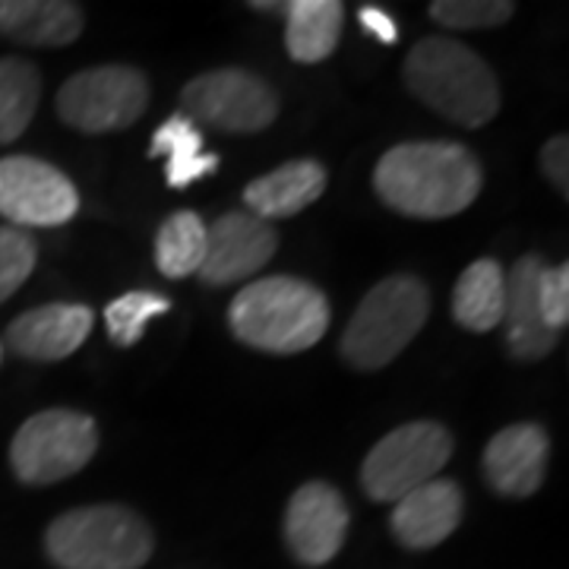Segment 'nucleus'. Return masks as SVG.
<instances>
[{
	"label": "nucleus",
	"mask_w": 569,
	"mask_h": 569,
	"mask_svg": "<svg viewBox=\"0 0 569 569\" xmlns=\"http://www.w3.org/2000/svg\"><path fill=\"white\" fill-rule=\"evenodd\" d=\"M0 32L32 48H61L80 39L82 10L67 0H0Z\"/></svg>",
	"instance_id": "a211bd4d"
},
{
	"label": "nucleus",
	"mask_w": 569,
	"mask_h": 569,
	"mask_svg": "<svg viewBox=\"0 0 569 569\" xmlns=\"http://www.w3.org/2000/svg\"><path fill=\"white\" fill-rule=\"evenodd\" d=\"M538 307L548 329L560 332L569 323V269L567 266H541L538 276Z\"/></svg>",
	"instance_id": "bb28decb"
},
{
	"label": "nucleus",
	"mask_w": 569,
	"mask_h": 569,
	"mask_svg": "<svg viewBox=\"0 0 569 569\" xmlns=\"http://www.w3.org/2000/svg\"><path fill=\"white\" fill-rule=\"evenodd\" d=\"M80 209L73 181L54 164L32 156L0 159V216L26 228H54Z\"/></svg>",
	"instance_id": "9d476101"
},
{
	"label": "nucleus",
	"mask_w": 569,
	"mask_h": 569,
	"mask_svg": "<svg viewBox=\"0 0 569 569\" xmlns=\"http://www.w3.org/2000/svg\"><path fill=\"white\" fill-rule=\"evenodd\" d=\"M507 272L497 260H475L452 288V317L471 332H490L503 320Z\"/></svg>",
	"instance_id": "412c9836"
},
{
	"label": "nucleus",
	"mask_w": 569,
	"mask_h": 569,
	"mask_svg": "<svg viewBox=\"0 0 569 569\" xmlns=\"http://www.w3.org/2000/svg\"><path fill=\"white\" fill-rule=\"evenodd\" d=\"M36 269V244L20 228H0V305L20 291Z\"/></svg>",
	"instance_id": "a878e982"
},
{
	"label": "nucleus",
	"mask_w": 569,
	"mask_h": 569,
	"mask_svg": "<svg viewBox=\"0 0 569 569\" xmlns=\"http://www.w3.org/2000/svg\"><path fill=\"white\" fill-rule=\"evenodd\" d=\"M149 104V82L137 67L108 63L63 82L58 114L82 133H114L140 121Z\"/></svg>",
	"instance_id": "6e6552de"
},
{
	"label": "nucleus",
	"mask_w": 569,
	"mask_h": 569,
	"mask_svg": "<svg viewBox=\"0 0 569 569\" xmlns=\"http://www.w3.org/2000/svg\"><path fill=\"white\" fill-rule=\"evenodd\" d=\"M452 456V433L437 421L396 427L370 449L361 468V485L377 503H396L440 475Z\"/></svg>",
	"instance_id": "0eeeda50"
},
{
	"label": "nucleus",
	"mask_w": 569,
	"mask_h": 569,
	"mask_svg": "<svg viewBox=\"0 0 569 569\" xmlns=\"http://www.w3.org/2000/svg\"><path fill=\"white\" fill-rule=\"evenodd\" d=\"M462 522V490L456 481L433 478L418 490L396 500L392 531L411 550H427L443 545Z\"/></svg>",
	"instance_id": "2eb2a0df"
},
{
	"label": "nucleus",
	"mask_w": 569,
	"mask_h": 569,
	"mask_svg": "<svg viewBox=\"0 0 569 569\" xmlns=\"http://www.w3.org/2000/svg\"><path fill=\"white\" fill-rule=\"evenodd\" d=\"M228 326L244 346L272 355H298L323 339L329 301L320 288L295 276H269L234 295Z\"/></svg>",
	"instance_id": "f03ea898"
},
{
	"label": "nucleus",
	"mask_w": 569,
	"mask_h": 569,
	"mask_svg": "<svg viewBox=\"0 0 569 569\" xmlns=\"http://www.w3.org/2000/svg\"><path fill=\"white\" fill-rule=\"evenodd\" d=\"M44 550L61 569H140L152 553V531L133 509H70L44 531Z\"/></svg>",
	"instance_id": "20e7f679"
},
{
	"label": "nucleus",
	"mask_w": 569,
	"mask_h": 569,
	"mask_svg": "<svg viewBox=\"0 0 569 569\" xmlns=\"http://www.w3.org/2000/svg\"><path fill=\"white\" fill-rule=\"evenodd\" d=\"M279 247L276 228L250 212H224L206 224V253L200 279L212 288L257 276Z\"/></svg>",
	"instance_id": "9b49d317"
},
{
	"label": "nucleus",
	"mask_w": 569,
	"mask_h": 569,
	"mask_svg": "<svg viewBox=\"0 0 569 569\" xmlns=\"http://www.w3.org/2000/svg\"><path fill=\"white\" fill-rule=\"evenodd\" d=\"M348 535V507L342 493L323 481H310L295 490L284 509V541L307 567H323Z\"/></svg>",
	"instance_id": "f8f14e48"
},
{
	"label": "nucleus",
	"mask_w": 569,
	"mask_h": 569,
	"mask_svg": "<svg viewBox=\"0 0 569 569\" xmlns=\"http://www.w3.org/2000/svg\"><path fill=\"white\" fill-rule=\"evenodd\" d=\"M550 440L545 427L509 425L485 449V478L503 497H531L548 471Z\"/></svg>",
	"instance_id": "ddd939ff"
},
{
	"label": "nucleus",
	"mask_w": 569,
	"mask_h": 569,
	"mask_svg": "<svg viewBox=\"0 0 569 569\" xmlns=\"http://www.w3.org/2000/svg\"><path fill=\"white\" fill-rule=\"evenodd\" d=\"M430 313V295L415 276H389L373 284L358 305L342 336V355L358 370H380L396 361L421 332Z\"/></svg>",
	"instance_id": "39448f33"
},
{
	"label": "nucleus",
	"mask_w": 569,
	"mask_h": 569,
	"mask_svg": "<svg viewBox=\"0 0 569 569\" xmlns=\"http://www.w3.org/2000/svg\"><path fill=\"white\" fill-rule=\"evenodd\" d=\"M406 82L430 111L466 130L485 127L500 111V86L488 63L447 36H430L411 48Z\"/></svg>",
	"instance_id": "7ed1b4c3"
},
{
	"label": "nucleus",
	"mask_w": 569,
	"mask_h": 569,
	"mask_svg": "<svg viewBox=\"0 0 569 569\" xmlns=\"http://www.w3.org/2000/svg\"><path fill=\"white\" fill-rule=\"evenodd\" d=\"M516 7L509 0H437L430 17L447 29H490L512 20Z\"/></svg>",
	"instance_id": "393cba45"
},
{
	"label": "nucleus",
	"mask_w": 569,
	"mask_h": 569,
	"mask_svg": "<svg viewBox=\"0 0 569 569\" xmlns=\"http://www.w3.org/2000/svg\"><path fill=\"white\" fill-rule=\"evenodd\" d=\"M41 77L32 63L20 58L0 61V142L20 140L36 118Z\"/></svg>",
	"instance_id": "5701e85b"
},
{
	"label": "nucleus",
	"mask_w": 569,
	"mask_h": 569,
	"mask_svg": "<svg viewBox=\"0 0 569 569\" xmlns=\"http://www.w3.org/2000/svg\"><path fill=\"white\" fill-rule=\"evenodd\" d=\"M171 310V301L156 291H127L104 307V326L108 336L121 348L137 346L142 339V329L152 317H162Z\"/></svg>",
	"instance_id": "b1692460"
},
{
	"label": "nucleus",
	"mask_w": 569,
	"mask_h": 569,
	"mask_svg": "<svg viewBox=\"0 0 569 569\" xmlns=\"http://www.w3.org/2000/svg\"><path fill=\"white\" fill-rule=\"evenodd\" d=\"M541 257H522L507 272L503 282V320L507 323V348L519 361H538L553 351L557 332L545 326L538 307V276Z\"/></svg>",
	"instance_id": "dca6fc26"
},
{
	"label": "nucleus",
	"mask_w": 569,
	"mask_h": 569,
	"mask_svg": "<svg viewBox=\"0 0 569 569\" xmlns=\"http://www.w3.org/2000/svg\"><path fill=\"white\" fill-rule=\"evenodd\" d=\"M284 48L298 63L326 61L342 39L346 7L339 0H295L284 3Z\"/></svg>",
	"instance_id": "6ab92c4d"
},
{
	"label": "nucleus",
	"mask_w": 569,
	"mask_h": 569,
	"mask_svg": "<svg viewBox=\"0 0 569 569\" xmlns=\"http://www.w3.org/2000/svg\"><path fill=\"white\" fill-rule=\"evenodd\" d=\"M183 111L224 133H260L279 114L272 86L247 70H209L183 86Z\"/></svg>",
	"instance_id": "1a4fd4ad"
},
{
	"label": "nucleus",
	"mask_w": 569,
	"mask_h": 569,
	"mask_svg": "<svg viewBox=\"0 0 569 569\" xmlns=\"http://www.w3.org/2000/svg\"><path fill=\"white\" fill-rule=\"evenodd\" d=\"M326 190V168L313 159L279 164L263 178L244 187V203L250 216L257 219H291L305 212L307 206L317 203Z\"/></svg>",
	"instance_id": "f3484780"
},
{
	"label": "nucleus",
	"mask_w": 569,
	"mask_h": 569,
	"mask_svg": "<svg viewBox=\"0 0 569 569\" xmlns=\"http://www.w3.org/2000/svg\"><path fill=\"white\" fill-rule=\"evenodd\" d=\"M149 156L168 162L164 181L174 190H187L190 183L203 181L219 168V156L206 152L203 137L187 114H174L156 130V137L149 142Z\"/></svg>",
	"instance_id": "aec40b11"
},
{
	"label": "nucleus",
	"mask_w": 569,
	"mask_h": 569,
	"mask_svg": "<svg viewBox=\"0 0 569 569\" xmlns=\"http://www.w3.org/2000/svg\"><path fill=\"white\" fill-rule=\"evenodd\" d=\"M92 326L96 313L86 305H44L17 317L7 342L29 361H63L89 339Z\"/></svg>",
	"instance_id": "4468645a"
},
{
	"label": "nucleus",
	"mask_w": 569,
	"mask_h": 569,
	"mask_svg": "<svg viewBox=\"0 0 569 569\" xmlns=\"http://www.w3.org/2000/svg\"><path fill=\"white\" fill-rule=\"evenodd\" d=\"M99 449V427L89 415L51 408L17 430L10 462L22 485H58L89 466Z\"/></svg>",
	"instance_id": "423d86ee"
},
{
	"label": "nucleus",
	"mask_w": 569,
	"mask_h": 569,
	"mask_svg": "<svg viewBox=\"0 0 569 569\" xmlns=\"http://www.w3.org/2000/svg\"><path fill=\"white\" fill-rule=\"evenodd\" d=\"M485 171L459 142H402L373 168L377 197L408 219H449L478 200Z\"/></svg>",
	"instance_id": "f257e3e1"
},
{
	"label": "nucleus",
	"mask_w": 569,
	"mask_h": 569,
	"mask_svg": "<svg viewBox=\"0 0 569 569\" xmlns=\"http://www.w3.org/2000/svg\"><path fill=\"white\" fill-rule=\"evenodd\" d=\"M0 355H3V351H0Z\"/></svg>",
	"instance_id": "c756f323"
},
{
	"label": "nucleus",
	"mask_w": 569,
	"mask_h": 569,
	"mask_svg": "<svg viewBox=\"0 0 569 569\" xmlns=\"http://www.w3.org/2000/svg\"><path fill=\"white\" fill-rule=\"evenodd\" d=\"M567 152H569L567 137H553V140L545 142V149H541V168H545L548 181L560 190V197H563V200L569 197Z\"/></svg>",
	"instance_id": "cd10ccee"
},
{
	"label": "nucleus",
	"mask_w": 569,
	"mask_h": 569,
	"mask_svg": "<svg viewBox=\"0 0 569 569\" xmlns=\"http://www.w3.org/2000/svg\"><path fill=\"white\" fill-rule=\"evenodd\" d=\"M358 22H361L365 32H370L373 39L383 41V44H396V39H399V26L380 7H361L358 10Z\"/></svg>",
	"instance_id": "c85d7f7f"
},
{
	"label": "nucleus",
	"mask_w": 569,
	"mask_h": 569,
	"mask_svg": "<svg viewBox=\"0 0 569 569\" xmlns=\"http://www.w3.org/2000/svg\"><path fill=\"white\" fill-rule=\"evenodd\" d=\"M206 253V222L197 212L168 216L156 238V263L164 279H183L200 272Z\"/></svg>",
	"instance_id": "4be33fe9"
}]
</instances>
